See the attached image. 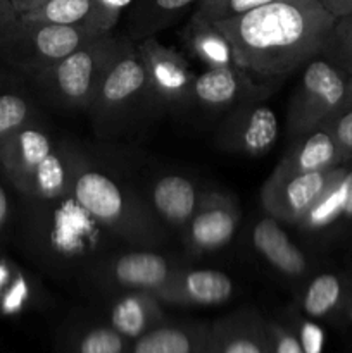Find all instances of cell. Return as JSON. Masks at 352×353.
<instances>
[{
  "label": "cell",
  "mask_w": 352,
  "mask_h": 353,
  "mask_svg": "<svg viewBox=\"0 0 352 353\" xmlns=\"http://www.w3.org/2000/svg\"><path fill=\"white\" fill-rule=\"evenodd\" d=\"M33 299L31 278L7 257L6 250L0 252V316H14L26 309Z\"/></svg>",
  "instance_id": "obj_29"
},
{
  "label": "cell",
  "mask_w": 352,
  "mask_h": 353,
  "mask_svg": "<svg viewBox=\"0 0 352 353\" xmlns=\"http://www.w3.org/2000/svg\"><path fill=\"white\" fill-rule=\"evenodd\" d=\"M240 219V205L235 196L206 190L195 214L183 228V245L193 255L221 250L235 238Z\"/></svg>",
  "instance_id": "obj_11"
},
{
  "label": "cell",
  "mask_w": 352,
  "mask_h": 353,
  "mask_svg": "<svg viewBox=\"0 0 352 353\" xmlns=\"http://www.w3.org/2000/svg\"><path fill=\"white\" fill-rule=\"evenodd\" d=\"M10 2H12V6L16 7V10L19 12V16L31 12V10H35L38 6H40V2H38V0H10Z\"/></svg>",
  "instance_id": "obj_39"
},
{
  "label": "cell",
  "mask_w": 352,
  "mask_h": 353,
  "mask_svg": "<svg viewBox=\"0 0 352 353\" xmlns=\"http://www.w3.org/2000/svg\"><path fill=\"white\" fill-rule=\"evenodd\" d=\"M345 171L347 169L338 165L326 171L293 176H276L271 172L259 192V202L266 214L282 224L299 226L314 203Z\"/></svg>",
  "instance_id": "obj_9"
},
{
  "label": "cell",
  "mask_w": 352,
  "mask_h": 353,
  "mask_svg": "<svg viewBox=\"0 0 352 353\" xmlns=\"http://www.w3.org/2000/svg\"><path fill=\"white\" fill-rule=\"evenodd\" d=\"M320 126L330 131V134L337 141L338 148L344 154L345 161H349L352 157V107L335 114L331 119L324 121Z\"/></svg>",
  "instance_id": "obj_33"
},
{
  "label": "cell",
  "mask_w": 352,
  "mask_h": 353,
  "mask_svg": "<svg viewBox=\"0 0 352 353\" xmlns=\"http://www.w3.org/2000/svg\"><path fill=\"white\" fill-rule=\"evenodd\" d=\"M268 2L271 0H197V9L193 16L216 24L221 21L244 16Z\"/></svg>",
  "instance_id": "obj_32"
},
{
  "label": "cell",
  "mask_w": 352,
  "mask_h": 353,
  "mask_svg": "<svg viewBox=\"0 0 352 353\" xmlns=\"http://www.w3.org/2000/svg\"><path fill=\"white\" fill-rule=\"evenodd\" d=\"M207 348L213 353H271L268 326L254 310H240L209 331Z\"/></svg>",
  "instance_id": "obj_20"
},
{
  "label": "cell",
  "mask_w": 352,
  "mask_h": 353,
  "mask_svg": "<svg viewBox=\"0 0 352 353\" xmlns=\"http://www.w3.org/2000/svg\"><path fill=\"white\" fill-rule=\"evenodd\" d=\"M183 38L190 54L199 59L206 69L237 64L230 41L217 30L216 24L192 16L188 26L183 31Z\"/></svg>",
  "instance_id": "obj_26"
},
{
  "label": "cell",
  "mask_w": 352,
  "mask_h": 353,
  "mask_svg": "<svg viewBox=\"0 0 352 353\" xmlns=\"http://www.w3.org/2000/svg\"><path fill=\"white\" fill-rule=\"evenodd\" d=\"M71 195L110 236L137 248H157L164 243L166 228L144 196L107 172L90 168L83 159L76 168Z\"/></svg>",
  "instance_id": "obj_3"
},
{
  "label": "cell",
  "mask_w": 352,
  "mask_h": 353,
  "mask_svg": "<svg viewBox=\"0 0 352 353\" xmlns=\"http://www.w3.org/2000/svg\"><path fill=\"white\" fill-rule=\"evenodd\" d=\"M209 331L200 324H157L135 340L131 353H200Z\"/></svg>",
  "instance_id": "obj_24"
},
{
  "label": "cell",
  "mask_w": 352,
  "mask_h": 353,
  "mask_svg": "<svg viewBox=\"0 0 352 353\" xmlns=\"http://www.w3.org/2000/svg\"><path fill=\"white\" fill-rule=\"evenodd\" d=\"M335 19L320 0H271L216 26L237 65L269 85L317 57Z\"/></svg>",
  "instance_id": "obj_1"
},
{
  "label": "cell",
  "mask_w": 352,
  "mask_h": 353,
  "mask_svg": "<svg viewBox=\"0 0 352 353\" xmlns=\"http://www.w3.org/2000/svg\"><path fill=\"white\" fill-rule=\"evenodd\" d=\"M128 340L110 326H92L79 333L75 353H124Z\"/></svg>",
  "instance_id": "obj_31"
},
{
  "label": "cell",
  "mask_w": 352,
  "mask_h": 353,
  "mask_svg": "<svg viewBox=\"0 0 352 353\" xmlns=\"http://www.w3.org/2000/svg\"><path fill=\"white\" fill-rule=\"evenodd\" d=\"M12 241L37 264L59 271L81 268L102 257L97 224L72 195L55 200H33L21 196ZM106 231V230H104ZM107 233V231H106Z\"/></svg>",
  "instance_id": "obj_2"
},
{
  "label": "cell",
  "mask_w": 352,
  "mask_h": 353,
  "mask_svg": "<svg viewBox=\"0 0 352 353\" xmlns=\"http://www.w3.org/2000/svg\"><path fill=\"white\" fill-rule=\"evenodd\" d=\"M97 34L102 33L26 19L21 16L19 21L0 37V61L24 78H31L64 59Z\"/></svg>",
  "instance_id": "obj_6"
},
{
  "label": "cell",
  "mask_w": 352,
  "mask_h": 353,
  "mask_svg": "<svg viewBox=\"0 0 352 353\" xmlns=\"http://www.w3.org/2000/svg\"><path fill=\"white\" fill-rule=\"evenodd\" d=\"M342 300H344V283L340 276L333 272H321L307 278L299 296L300 309L311 319L328 317L342 305Z\"/></svg>",
  "instance_id": "obj_28"
},
{
  "label": "cell",
  "mask_w": 352,
  "mask_h": 353,
  "mask_svg": "<svg viewBox=\"0 0 352 353\" xmlns=\"http://www.w3.org/2000/svg\"><path fill=\"white\" fill-rule=\"evenodd\" d=\"M251 245L271 271L290 281H302L311 274L307 255L290 240L282 223L269 214L257 217L251 228Z\"/></svg>",
  "instance_id": "obj_15"
},
{
  "label": "cell",
  "mask_w": 352,
  "mask_h": 353,
  "mask_svg": "<svg viewBox=\"0 0 352 353\" xmlns=\"http://www.w3.org/2000/svg\"><path fill=\"white\" fill-rule=\"evenodd\" d=\"M41 117L24 124L0 143V172L14 190L57 148Z\"/></svg>",
  "instance_id": "obj_14"
},
{
  "label": "cell",
  "mask_w": 352,
  "mask_h": 353,
  "mask_svg": "<svg viewBox=\"0 0 352 353\" xmlns=\"http://www.w3.org/2000/svg\"><path fill=\"white\" fill-rule=\"evenodd\" d=\"M320 55L345 76L352 74V12L335 19Z\"/></svg>",
  "instance_id": "obj_30"
},
{
  "label": "cell",
  "mask_w": 352,
  "mask_h": 353,
  "mask_svg": "<svg viewBox=\"0 0 352 353\" xmlns=\"http://www.w3.org/2000/svg\"><path fill=\"white\" fill-rule=\"evenodd\" d=\"M23 17L52 24L81 28L93 33H109L119 21L121 14L102 0H47Z\"/></svg>",
  "instance_id": "obj_19"
},
{
  "label": "cell",
  "mask_w": 352,
  "mask_h": 353,
  "mask_svg": "<svg viewBox=\"0 0 352 353\" xmlns=\"http://www.w3.org/2000/svg\"><path fill=\"white\" fill-rule=\"evenodd\" d=\"M148 105H155V102L147 71L137 43L126 37L119 55L100 83L86 112L95 133L102 138H110L121 133Z\"/></svg>",
  "instance_id": "obj_5"
},
{
  "label": "cell",
  "mask_w": 352,
  "mask_h": 353,
  "mask_svg": "<svg viewBox=\"0 0 352 353\" xmlns=\"http://www.w3.org/2000/svg\"><path fill=\"white\" fill-rule=\"evenodd\" d=\"M344 162L347 161L330 131L324 130L323 126H317L292 141V147L285 152L273 174L293 176L326 171V169L338 168Z\"/></svg>",
  "instance_id": "obj_18"
},
{
  "label": "cell",
  "mask_w": 352,
  "mask_h": 353,
  "mask_svg": "<svg viewBox=\"0 0 352 353\" xmlns=\"http://www.w3.org/2000/svg\"><path fill=\"white\" fill-rule=\"evenodd\" d=\"M278 117L264 100H247L224 112L216 131V145L224 152L261 157L275 147Z\"/></svg>",
  "instance_id": "obj_10"
},
{
  "label": "cell",
  "mask_w": 352,
  "mask_h": 353,
  "mask_svg": "<svg viewBox=\"0 0 352 353\" xmlns=\"http://www.w3.org/2000/svg\"><path fill=\"white\" fill-rule=\"evenodd\" d=\"M338 221H352V171H345L323 193L299 228L307 233H317Z\"/></svg>",
  "instance_id": "obj_25"
},
{
  "label": "cell",
  "mask_w": 352,
  "mask_h": 353,
  "mask_svg": "<svg viewBox=\"0 0 352 353\" xmlns=\"http://www.w3.org/2000/svg\"><path fill=\"white\" fill-rule=\"evenodd\" d=\"M233 293V279L223 271L183 268L154 295L161 302L209 307L228 302Z\"/></svg>",
  "instance_id": "obj_16"
},
{
  "label": "cell",
  "mask_w": 352,
  "mask_h": 353,
  "mask_svg": "<svg viewBox=\"0 0 352 353\" xmlns=\"http://www.w3.org/2000/svg\"><path fill=\"white\" fill-rule=\"evenodd\" d=\"M300 343L306 353H321L323 348V331L313 323H304L302 334H300Z\"/></svg>",
  "instance_id": "obj_36"
},
{
  "label": "cell",
  "mask_w": 352,
  "mask_h": 353,
  "mask_svg": "<svg viewBox=\"0 0 352 353\" xmlns=\"http://www.w3.org/2000/svg\"><path fill=\"white\" fill-rule=\"evenodd\" d=\"M185 268L178 257L152 248L104 254L86 265V278L100 290L110 293L157 292Z\"/></svg>",
  "instance_id": "obj_8"
},
{
  "label": "cell",
  "mask_w": 352,
  "mask_h": 353,
  "mask_svg": "<svg viewBox=\"0 0 352 353\" xmlns=\"http://www.w3.org/2000/svg\"><path fill=\"white\" fill-rule=\"evenodd\" d=\"M347 92V76L321 55L304 65L286 112L290 141L304 137L340 112Z\"/></svg>",
  "instance_id": "obj_7"
},
{
  "label": "cell",
  "mask_w": 352,
  "mask_h": 353,
  "mask_svg": "<svg viewBox=\"0 0 352 353\" xmlns=\"http://www.w3.org/2000/svg\"><path fill=\"white\" fill-rule=\"evenodd\" d=\"M268 326L269 347L271 353H306L300 343L299 336L293 334L289 327H283L280 324H266Z\"/></svg>",
  "instance_id": "obj_35"
},
{
  "label": "cell",
  "mask_w": 352,
  "mask_h": 353,
  "mask_svg": "<svg viewBox=\"0 0 352 353\" xmlns=\"http://www.w3.org/2000/svg\"><path fill=\"white\" fill-rule=\"evenodd\" d=\"M320 2L335 17H342L352 12V0H320Z\"/></svg>",
  "instance_id": "obj_38"
},
{
  "label": "cell",
  "mask_w": 352,
  "mask_h": 353,
  "mask_svg": "<svg viewBox=\"0 0 352 353\" xmlns=\"http://www.w3.org/2000/svg\"><path fill=\"white\" fill-rule=\"evenodd\" d=\"M109 326L126 340H137L161 324V300L150 292L114 293L109 303Z\"/></svg>",
  "instance_id": "obj_22"
},
{
  "label": "cell",
  "mask_w": 352,
  "mask_h": 353,
  "mask_svg": "<svg viewBox=\"0 0 352 353\" xmlns=\"http://www.w3.org/2000/svg\"><path fill=\"white\" fill-rule=\"evenodd\" d=\"M126 37L113 31L93 37L45 71L26 78L40 103L59 110H88Z\"/></svg>",
  "instance_id": "obj_4"
},
{
  "label": "cell",
  "mask_w": 352,
  "mask_h": 353,
  "mask_svg": "<svg viewBox=\"0 0 352 353\" xmlns=\"http://www.w3.org/2000/svg\"><path fill=\"white\" fill-rule=\"evenodd\" d=\"M17 219V203L7 186L0 181V252L6 250L7 243L12 241L14 226Z\"/></svg>",
  "instance_id": "obj_34"
},
{
  "label": "cell",
  "mask_w": 352,
  "mask_h": 353,
  "mask_svg": "<svg viewBox=\"0 0 352 353\" xmlns=\"http://www.w3.org/2000/svg\"><path fill=\"white\" fill-rule=\"evenodd\" d=\"M197 0H138L128 19L126 37L133 41L155 37V33L171 26L179 14Z\"/></svg>",
  "instance_id": "obj_27"
},
{
  "label": "cell",
  "mask_w": 352,
  "mask_h": 353,
  "mask_svg": "<svg viewBox=\"0 0 352 353\" xmlns=\"http://www.w3.org/2000/svg\"><path fill=\"white\" fill-rule=\"evenodd\" d=\"M79 159L71 148L57 147L17 186L16 192L33 200H55L71 195Z\"/></svg>",
  "instance_id": "obj_21"
},
{
  "label": "cell",
  "mask_w": 352,
  "mask_h": 353,
  "mask_svg": "<svg viewBox=\"0 0 352 353\" xmlns=\"http://www.w3.org/2000/svg\"><path fill=\"white\" fill-rule=\"evenodd\" d=\"M37 107L38 100L28 79L0 61V143L40 117Z\"/></svg>",
  "instance_id": "obj_23"
},
{
  "label": "cell",
  "mask_w": 352,
  "mask_h": 353,
  "mask_svg": "<svg viewBox=\"0 0 352 353\" xmlns=\"http://www.w3.org/2000/svg\"><path fill=\"white\" fill-rule=\"evenodd\" d=\"M38 2H40V6H41V3H43V2H47V0H38ZM40 6H38V7H40Z\"/></svg>",
  "instance_id": "obj_42"
},
{
  "label": "cell",
  "mask_w": 352,
  "mask_h": 353,
  "mask_svg": "<svg viewBox=\"0 0 352 353\" xmlns=\"http://www.w3.org/2000/svg\"><path fill=\"white\" fill-rule=\"evenodd\" d=\"M352 107V74L347 76V92H345V100L344 105H342L340 112L345 109H351Z\"/></svg>",
  "instance_id": "obj_41"
},
{
  "label": "cell",
  "mask_w": 352,
  "mask_h": 353,
  "mask_svg": "<svg viewBox=\"0 0 352 353\" xmlns=\"http://www.w3.org/2000/svg\"><path fill=\"white\" fill-rule=\"evenodd\" d=\"M102 2L106 3V6H109L110 9L117 10V12L121 14L126 7H130L131 3H133V0H102Z\"/></svg>",
  "instance_id": "obj_40"
},
{
  "label": "cell",
  "mask_w": 352,
  "mask_h": 353,
  "mask_svg": "<svg viewBox=\"0 0 352 353\" xmlns=\"http://www.w3.org/2000/svg\"><path fill=\"white\" fill-rule=\"evenodd\" d=\"M19 12L10 0H0V37L19 21Z\"/></svg>",
  "instance_id": "obj_37"
},
{
  "label": "cell",
  "mask_w": 352,
  "mask_h": 353,
  "mask_svg": "<svg viewBox=\"0 0 352 353\" xmlns=\"http://www.w3.org/2000/svg\"><path fill=\"white\" fill-rule=\"evenodd\" d=\"M204 193L206 190H200L188 176L164 174L152 183L145 202L166 230L182 233L200 205Z\"/></svg>",
  "instance_id": "obj_17"
},
{
  "label": "cell",
  "mask_w": 352,
  "mask_h": 353,
  "mask_svg": "<svg viewBox=\"0 0 352 353\" xmlns=\"http://www.w3.org/2000/svg\"><path fill=\"white\" fill-rule=\"evenodd\" d=\"M271 86L248 74L240 65L209 68L195 74L190 105L207 112H228L247 100H264Z\"/></svg>",
  "instance_id": "obj_13"
},
{
  "label": "cell",
  "mask_w": 352,
  "mask_h": 353,
  "mask_svg": "<svg viewBox=\"0 0 352 353\" xmlns=\"http://www.w3.org/2000/svg\"><path fill=\"white\" fill-rule=\"evenodd\" d=\"M135 43L144 61L155 105H190L195 72L186 59L179 52L162 45L155 37Z\"/></svg>",
  "instance_id": "obj_12"
}]
</instances>
